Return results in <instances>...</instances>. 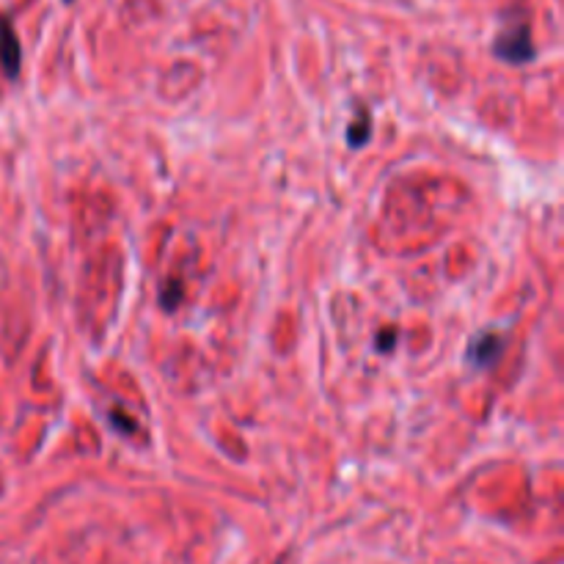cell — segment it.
<instances>
[{
    "mask_svg": "<svg viewBox=\"0 0 564 564\" xmlns=\"http://www.w3.org/2000/svg\"><path fill=\"white\" fill-rule=\"evenodd\" d=\"M20 39L12 28V23L6 17H0V67H4L6 78H17L20 75Z\"/></svg>",
    "mask_w": 564,
    "mask_h": 564,
    "instance_id": "7a4b0ae2",
    "label": "cell"
},
{
    "mask_svg": "<svg viewBox=\"0 0 564 564\" xmlns=\"http://www.w3.org/2000/svg\"><path fill=\"white\" fill-rule=\"evenodd\" d=\"M369 138V116L364 113V116H358L356 122H353V130H350V146H361L364 141Z\"/></svg>",
    "mask_w": 564,
    "mask_h": 564,
    "instance_id": "277c9868",
    "label": "cell"
},
{
    "mask_svg": "<svg viewBox=\"0 0 564 564\" xmlns=\"http://www.w3.org/2000/svg\"><path fill=\"white\" fill-rule=\"evenodd\" d=\"M501 356V338L495 333H482L468 345V364L476 369H487L495 364V358Z\"/></svg>",
    "mask_w": 564,
    "mask_h": 564,
    "instance_id": "3957f363",
    "label": "cell"
},
{
    "mask_svg": "<svg viewBox=\"0 0 564 564\" xmlns=\"http://www.w3.org/2000/svg\"><path fill=\"white\" fill-rule=\"evenodd\" d=\"M493 52L498 55L501 61H506V64H529L534 59V52H537L534 50V42H532V33H529V25L526 23H518V25L504 28L495 36Z\"/></svg>",
    "mask_w": 564,
    "mask_h": 564,
    "instance_id": "6da1fadb",
    "label": "cell"
},
{
    "mask_svg": "<svg viewBox=\"0 0 564 564\" xmlns=\"http://www.w3.org/2000/svg\"><path fill=\"white\" fill-rule=\"evenodd\" d=\"M64 4H72V0H64Z\"/></svg>",
    "mask_w": 564,
    "mask_h": 564,
    "instance_id": "5b68a950",
    "label": "cell"
}]
</instances>
